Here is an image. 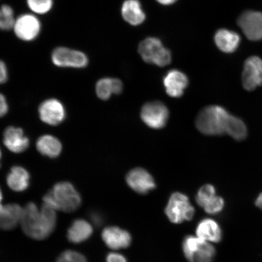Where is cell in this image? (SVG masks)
<instances>
[{
	"mask_svg": "<svg viewBox=\"0 0 262 262\" xmlns=\"http://www.w3.org/2000/svg\"><path fill=\"white\" fill-rule=\"evenodd\" d=\"M169 110L161 101L147 103L141 110V118L147 126L153 129H161L169 119Z\"/></svg>",
	"mask_w": 262,
	"mask_h": 262,
	"instance_id": "cell-9",
	"label": "cell"
},
{
	"mask_svg": "<svg viewBox=\"0 0 262 262\" xmlns=\"http://www.w3.org/2000/svg\"><path fill=\"white\" fill-rule=\"evenodd\" d=\"M1 157H2V152H1V150H0V159H1Z\"/></svg>",
	"mask_w": 262,
	"mask_h": 262,
	"instance_id": "cell-36",
	"label": "cell"
},
{
	"mask_svg": "<svg viewBox=\"0 0 262 262\" xmlns=\"http://www.w3.org/2000/svg\"><path fill=\"white\" fill-rule=\"evenodd\" d=\"M92 222L96 227H100L103 224V219L102 215L97 212H92L90 214Z\"/></svg>",
	"mask_w": 262,
	"mask_h": 262,
	"instance_id": "cell-33",
	"label": "cell"
},
{
	"mask_svg": "<svg viewBox=\"0 0 262 262\" xmlns=\"http://www.w3.org/2000/svg\"><path fill=\"white\" fill-rule=\"evenodd\" d=\"M37 148L42 155L55 158L60 155L62 145L56 137L46 135L40 137L37 140Z\"/></svg>",
	"mask_w": 262,
	"mask_h": 262,
	"instance_id": "cell-23",
	"label": "cell"
},
{
	"mask_svg": "<svg viewBox=\"0 0 262 262\" xmlns=\"http://www.w3.org/2000/svg\"><path fill=\"white\" fill-rule=\"evenodd\" d=\"M51 58L52 63L59 68L82 69L89 64V58L84 52L66 47L54 49Z\"/></svg>",
	"mask_w": 262,
	"mask_h": 262,
	"instance_id": "cell-7",
	"label": "cell"
},
{
	"mask_svg": "<svg viewBox=\"0 0 262 262\" xmlns=\"http://www.w3.org/2000/svg\"><path fill=\"white\" fill-rule=\"evenodd\" d=\"M156 1L163 5H171L178 0H156Z\"/></svg>",
	"mask_w": 262,
	"mask_h": 262,
	"instance_id": "cell-34",
	"label": "cell"
},
{
	"mask_svg": "<svg viewBox=\"0 0 262 262\" xmlns=\"http://www.w3.org/2000/svg\"><path fill=\"white\" fill-rule=\"evenodd\" d=\"M56 262H88L86 257L78 252L67 250L57 258Z\"/></svg>",
	"mask_w": 262,
	"mask_h": 262,
	"instance_id": "cell-28",
	"label": "cell"
},
{
	"mask_svg": "<svg viewBox=\"0 0 262 262\" xmlns=\"http://www.w3.org/2000/svg\"><path fill=\"white\" fill-rule=\"evenodd\" d=\"M93 228L84 219H78L72 223L67 232L68 240L73 244H81L86 241L93 234Z\"/></svg>",
	"mask_w": 262,
	"mask_h": 262,
	"instance_id": "cell-17",
	"label": "cell"
},
{
	"mask_svg": "<svg viewBox=\"0 0 262 262\" xmlns=\"http://www.w3.org/2000/svg\"><path fill=\"white\" fill-rule=\"evenodd\" d=\"M224 201L221 196L215 195L206 204L204 208L208 214H216L221 212L224 208Z\"/></svg>",
	"mask_w": 262,
	"mask_h": 262,
	"instance_id": "cell-29",
	"label": "cell"
},
{
	"mask_svg": "<svg viewBox=\"0 0 262 262\" xmlns=\"http://www.w3.org/2000/svg\"><path fill=\"white\" fill-rule=\"evenodd\" d=\"M129 187L140 194H147L156 187L153 177L145 169L137 168L131 170L126 176Z\"/></svg>",
	"mask_w": 262,
	"mask_h": 262,
	"instance_id": "cell-12",
	"label": "cell"
},
{
	"mask_svg": "<svg viewBox=\"0 0 262 262\" xmlns=\"http://www.w3.org/2000/svg\"><path fill=\"white\" fill-rule=\"evenodd\" d=\"M214 41L221 51L232 53L237 49L241 38L237 33L222 29L215 33Z\"/></svg>",
	"mask_w": 262,
	"mask_h": 262,
	"instance_id": "cell-20",
	"label": "cell"
},
{
	"mask_svg": "<svg viewBox=\"0 0 262 262\" xmlns=\"http://www.w3.org/2000/svg\"><path fill=\"white\" fill-rule=\"evenodd\" d=\"M139 52L141 57L147 63L158 67H165L171 61V54L163 47L159 38L149 37L140 42Z\"/></svg>",
	"mask_w": 262,
	"mask_h": 262,
	"instance_id": "cell-4",
	"label": "cell"
},
{
	"mask_svg": "<svg viewBox=\"0 0 262 262\" xmlns=\"http://www.w3.org/2000/svg\"><path fill=\"white\" fill-rule=\"evenodd\" d=\"M194 208L189 202L187 196L180 192H175L169 199L165 213L169 220L173 224H181L192 220L194 215Z\"/></svg>",
	"mask_w": 262,
	"mask_h": 262,
	"instance_id": "cell-6",
	"label": "cell"
},
{
	"mask_svg": "<svg viewBox=\"0 0 262 262\" xmlns=\"http://www.w3.org/2000/svg\"><path fill=\"white\" fill-rule=\"evenodd\" d=\"M122 15L130 25L138 26L145 20L146 15L139 0H126L123 3Z\"/></svg>",
	"mask_w": 262,
	"mask_h": 262,
	"instance_id": "cell-19",
	"label": "cell"
},
{
	"mask_svg": "<svg viewBox=\"0 0 262 262\" xmlns=\"http://www.w3.org/2000/svg\"><path fill=\"white\" fill-rule=\"evenodd\" d=\"M182 249L189 262H213L216 253L215 248L211 244L192 235L184 238Z\"/></svg>",
	"mask_w": 262,
	"mask_h": 262,
	"instance_id": "cell-5",
	"label": "cell"
},
{
	"mask_svg": "<svg viewBox=\"0 0 262 262\" xmlns=\"http://www.w3.org/2000/svg\"><path fill=\"white\" fill-rule=\"evenodd\" d=\"M43 202L55 210L73 212L81 205V198L73 184L68 182L57 183L44 196Z\"/></svg>",
	"mask_w": 262,
	"mask_h": 262,
	"instance_id": "cell-2",
	"label": "cell"
},
{
	"mask_svg": "<svg viewBox=\"0 0 262 262\" xmlns=\"http://www.w3.org/2000/svg\"><path fill=\"white\" fill-rule=\"evenodd\" d=\"M101 237L107 247L113 250H120L129 247L132 242V237L129 232L117 227H108L104 228Z\"/></svg>",
	"mask_w": 262,
	"mask_h": 262,
	"instance_id": "cell-14",
	"label": "cell"
},
{
	"mask_svg": "<svg viewBox=\"0 0 262 262\" xmlns=\"http://www.w3.org/2000/svg\"><path fill=\"white\" fill-rule=\"evenodd\" d=\"M255 205L262 210V192L258 196L256 201H255Z\"/></svg>",
	"mask_w": 262,
	"mask_h": 262,
	"instance_id": "cell-35",
	"label": "cell"
},
{
	"mask_svg": "<svg viewBox=\"0 0 262 262\" xmlns=\"http://www.w3.org/2000/svg\"><path fill=\"white\" fill-rule=\"evenodd\" d=\"M16 17L14 9L11 5H3L0 7V31L12 30Z\"/></svg>",
	"mask_w": 262,
	"mask_h": 262,
	"instance_id": "cell-25",
	"label": "cell"
},
{
	"mask_svg": "<svg viewBox=\"0 0 262 262\" xmlns=\"http://www.w3.org/2000/svg\"><path fill=\"white\" fill-rule=\"evenodd\" d=\"M3 143L7 148L15 153L25 151L29 146V140L24 130L18 127L9 126L3 136Z\"/></svg>",
	"mask_w": 262,
	"mask_h": 262,
	"instance_id": "cell-16",
	"label": "cell"
},
{
	"mask_svg": "<svg viewBox=\"0 0 262 262\" xmlns=\"http://www.w3.org/2000/svg\"><path fill=\"white\" fill-rule=\"evenodd\" d=\"M38 111L42 122L51 126H56L63 122L66 117L63 104L54 98L43 101Z\"/></svg>",
	"mask_w": 262,
	"mask_h": 262,
	"instance_id": "cell-13",
	"label": "cell"
},
{
	"mask_svg": "<svg viewBox=\"0 0 262 262\" xmlns=\"http://www.w3.org/2000/svg\"><path fill=\"white\" fill-rule=\"evenodd\" d=\"M8 111V104L6 98L0 94V117L5 116Z\"/></svg>",
	"mask_w": 262,
	"mask_h": 262,
	"instance_id": "cell-32",
	"label": "cell"
},
{
	"mask_svg": "<svg viewBox=\"0 0 262 262\" xmlns=\"http://www.w3.org/2000/svg\"><path fill=\"white\" fill-rule=\"evenodd\" d=\"M237 24L249 40L262 39V14L256 11H246L238 18Z\"/></svg>",
	"mask_w": 262,
	"mask_h": 262,
	"instance_id": "cell-11",
	"label": "cell"
},
{
	"mask_svg": "<svg viewBox=\"0 0 262 262\" xmlns=\"http://www.w3.org/2000/svg\"><path fill=\"white\" fill-rule=\"evenodd\" d=\"M8 79L7 66L4 61L0 60V84L6 83Z\"/></svg>",
	"mask_w": 262,
	"mask_h": 262,
	"instance_id": "cell-30",
	"label": "cell"
},
{
	"mask_svg": "<svg viewBox=\"0 0 262 262\" xmlns=\"http://www.w3.org/2000/svg\"><path fill=\"white\" fill-rule=\"evenodd\" d=\"M242 85L244 89L252 91L262 85V60L253 56L245 61L242 73Z\"/></svg>",
	"mask_w": 262,
	"mask_h": 262,
	"instance_id": "cell-10",
	"label": "cell"
},
{
	"mask_svg": "<svg viewBox=\"0 0 262 262\" xmlns=\"http://www.w3.org/2000/svg\"><path fill=\"white\" fill-rule=\"evenodd\" d=\"M123 86L122 81L116 78H103L97 81L96 90L98 97L107 100L111 95H119L122 93Z\"/></svg>",
	"mask_w": 262,
	"mask_h": 262,
	"instance_id": "cell-22",
	"label": "cell"
},
{
	"mask_svg": "<svg viewBox=\"0 0 262 262\" xmlns=\"http://www.w3.org/2000/svg\"><path fill=\"white\" fill-rule=\"evenodd\" d=\"M198 237L206 242H221L222 238V231L220 226L211 219H203L199 223L196 228Z\"/></svg>",
	"mask_w": 262,
	"mask_h": 262,
	"instance_id": "cell-18",
	"label": "cell"
},
{
	"mask_svg": "<svg viewBox=\"0 0 262 262\" xmlns=\"http://www.w3.org/2000/svg\"><path fill=\"white\" fill-rule=\"evenodd\" d=\"M189 80L187 76L178 70L169 71L163 78V84L166 93L170 97L178 98L183 96L188 87Z\"/></svg>",
	"mask_w": 262,
	"mask_h": 262,
	"instance_id": "cell-15",
	"label": "cell"
},
{
	"mask_svg": "<svg viewBox=\"0 0 262 262\" xmlns=\"http://www.w3.org/2000/svg\"><path fill=\"white\" fill-rule=\"evenodd\" d=\"M106 262H127V260L122 254L111 253L107 255Z\"/></svg>",
	"mask_w": 262,
	"mask_h": 262,
	"instance_id": "cell-31",
	"label": "cell"
},
{
	"mask_svg": "<svg viewBox=\"0 0 262 262\" xmlns=\"http://www.w3.org/2000/svg\"><path fill=\"white\" fill-rule=\"evenodd\" d=\"M215 195V189L214 186L205 185L199 190L196 195V202L199 206L204 208Z\"/></svg>",
	"mask_w": 262,
	"mask_h": 262,
	"instance_id": "cell-27",
	"label": "cell"
},
{
	"mask_svg": "<svg viewBox=\"0 0 262 262\" xmlns=\"http://www.w3.org/2000/svg\"><path fill=\"white\" fill-rule=\"evenodd\" d=\"M42 24L37 15L25 13L16 17L12 30L16 38L24 42H32L41 34Z\"/></svg>",
	"mask_w": 262,
	"mask_h": 262,
	"instance_id": "cell-8",
	"label": "cell"
},
{
	"mask_svg": "<svg viewBox=\"0 0 262 262\" xmlns=\"http://www.w3.org/2000/svg\"><path fill=\"white\" fill-rule=\"evenodd\" d=\"M227 134L237 141H242L247 138L248 129L243 120L237 117H229Z\"/></svg>",
	"mask_w": 262,
	"mask_h": 262,
	"instance_id": "cell-24",
	"label": "cell"
},
{
	"mask_svg": "<svg viewBox=\"0 0 262 262\" xmlns=\"http://www.w3.org/2000/svg\"><path fill=\"white\" fill-rule=\"evenodd\" d=\"M56 210L44 204L41 209L33 202L26 205L20 224L23 231L29 237L42 241L54 232L57 224Z\"/></svg>",
	"mask_w": 262,
	"mask_h": 262,
	"instance_id": "cell-1",
	"label": "cell"
},
{
	"mask_svg": "<svg viewBox=\"0 0 262 262\" xmlns=\"http://www.w3.org/2000/svg\"><path fill=\"white\" fill-rule=\"evenodd\" d=\"M6 181L9 187L13 191H24L29 187L30 175L27 170L23 167L15 166L13 167L8 173Z\"/></svg>",
	"mask_w": 262,
	"mask_h": 262,
	"instance_id": "cell-21",
	"label": "cell"
},
{
	"mask_svg": "<svg viewBox=\"0 0 262 262\" xmlns=\"http://www.w3.org/2000/svg\"><path fill=\"white\" fill-rule=\"evenodd\" d=\"M231 114L225 108L212 105L203 109L195 120L196 128L208 136H221L227 134Z\"/></svg>",
	"mask_w": 262,
	"mask_h": 262,
	"instance_id": "cell-3",
	"label": "cell"
},
{
	"mask_svg": "<svg viewBox=\"0 0 262 262\" xmlns=\"http://www.w3.org/2000/svg\"><path fill=\"white\" fill-rule=\"evenodd\" d=\"M28 7L35 15L48 14L54 7V0H26Z\"/></svg>",
	"mask_w": 262,
	"mask_h": 262,
	"instance_id": "cell-26",
	"label": "cell"
}]
</instances>
